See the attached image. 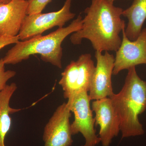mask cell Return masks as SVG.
<instances>
[{
	"label": "cell",
	"mask_w": 146,
	"mask_h": 146,
	"mask_svg": "<svg viewBox=\"0 0 146 146\" xmlns=\"http://www.w3.org/2000/svg\"><path fill=\"white\" fill-rule=\"evenodd\" d=\"M123 10L106 0H91L84 10L82 27L71 35V43L79 45L87 39L96 51L116 52L122 42L120 33L125 27L121 18Z\"/></svg>",
	"instance_id": "cell-1"
},
{
	"label": "cell",
	"mask_w": 146,
	"mask_h": 146,
	"mask_svg": "<svg viewBox=\"0 0 146 146\" xmlns=\"http://www.w3.org/2000/svg\"><path fill=\"white\" fill-rule=\"evenodd\" d=\"M109 98L119 119L122 138L143 135L145 131L138 117L146 109V81L138 76L136 67L128 70L121 91Z\"/></svg>",
	"instance_id": "cell-2"
},
{
	"label": "cell",
	"mask_w": 146,
	"mask_h": 146,
	"mask_svg": "<svg viewBox=\"0 0 146 146\" xmlns=\"http://www.w3.org/2000/svg\"><path fill=\"white\" fill-rule=\"evenodd\" d=\"M82 25V17L79 15L68 26L58 28L46 35L19 41L6 54L3 58L4 62L5 65H15L29 59L31 56L39 54L43 61L61 69L62 42L68 35L80 30Z\"/></svg>",
	"instance_id": "cell-3"
},
{
	"label": "cell",
	"mask_w": 146,
	"mask_h": 146,
	"mask_svg": "<svg viewBox=\"0 0 146 146\" xmlns=\"http://www.w3.org/2000/svg\"><path fill=\"white\" fill-rule=\"evenodd\" d=\"M96 69L90 54H81L76 61H71L61 74L59 84L65 99L82 91L89 92Z\"/></svg>",
	"instance_id": "cell-4"
},
{
	"label": "cell",
	"mask_w": 146,
	"mask_h": 146,
	"mask_svg": "<svg viewBox=\"0 0 146 146\" xmlns=\"http://www.w3.org/2000/svg\"><path fill=\"white\" fill-rule=\"evenodd\" d=\"M89 94L82 91L68 99L67 103L74 119L71 124L72 135L81 133L85 139V143L81 146H96L100 143L95 129V120L90 107Z\"/></svg>",
	"instance_id": "cell-5"
},
{
	"label": "cell",
	"mask_w": 146,
	"mask_h": 146,
	"mask_svg": "<svg viewBox=\"0 0 146 146\" xmlns=\"http://www.w3.org/2000/svg\"><path fill=\"white\" fill-rule=\"evenodd\" d=\"M73 0H65L63 7L58 11L27 15L18 35L21 41H25L55 27H63L65 24L75 17L70 11Z\"/></svg>",
	"instance_id": "cell-6"
},
{
	"label": "cell",
	"mask_w": 146,
	"mask_h": 146,
	"mask_svg": "<svg viewBox=\"0 0 146 146\" xmlns=\"http://www.w3.org/2000/svg\"><path fill=\"white\" fill-rule=\"evenodd\" d=\"M125 29H123L121 43L116 52L113 71L114 75H117L123 70L146 64V27L142 29L134 41L128 39Z\"/></svg>",
	"instance_id": "cell-7"
},
{
	"label": "cell",
	"mask_w": 146,
	"mask_h": 146,
	"mask_svg": "<svg viewBox=\"0 0 146 146\" xmlns=\"http://www.w3.org/2000/svg\"><path fill=\"white\" fill-rule=\"evenodd\" d=\"M69 105L63 103L57 108L45 125L43 133L44 146H71L73 136Z\"/></svg>",
	"instance_id": "cell-8"
},
{
	"label": "cell",
	"mask_w": 146,
	"mask_h": 146,
	"mask_svg": "<svg viewBox=\"0 0 146 146\" xmlns=\"http://www.w3.org/2000/svg\"><path fill=\"white\" fill-rule=\"evenodd\" d=\"M97 64L89 91L91 101L109 97L114 94L112 89L113 74L115 57L108 52L104 54L96 51Z\"/></svg>",
	"instance_id": "cell-9"
},
{
	"label": "cell",
	"mask_w": 146,
	"mask_h": 146,
	"mask_svg": "<svg viewBox=\"0 0 146 146\" xmlns=\"http://www.w3.org/2000/svg\"><path fill=\"white\" fill-rule=\"evenodd\" d=\"M95 112V125H99V135L102 146H110L112 140L120 131V122L109 97L92 102Z\"/></svg>",
	"instance_id": "cell-10"
},
{
	"label": "cell",
	"mask_w": 146,
	"mask_h": 146,
	"mask_svg": "<svg viewBox=\"0 0 146 146\" xmlns=\"http://www.w3.org/2000/svg\"><path fill=\"white\" fill-rule=\"evenodd\" d=\"M28 0H11L0 5V35L17 36L27 16Z\"/></svg>",
	"instance_id": "cell-11"
},
{
	"label": "cell",
	"mask_w": 146,
	"mask_h": 146,
	"mask_svg": "<svg viewBox=\"0 0 146 146\" xmlns=\"http://www.w3.org/2000/svg\"><path fill=\"white\" fill-rule=\"evenodd\" d=\"M122 16L128 21L126 35L129 40L134 41L142 31L146 20V0H133L129 7L123 10Z\"/></svg>",
	"instance_id": "cell-12"
},
{
	"label": "cell",
	"mask_w": 146,
	"mask_h": 146,
	"mask_svg": "<svg viewBox=\"0 0 146 146\" xmlns=\"http://www.w3.org/2000/svg\"><path fill=\"white\" fill-rule=\"evenodd\" d=\"M17 88V84L13 82L0 91V146H5V140L11 126L10 115L21 110L10 106L11 99Z\"/></svg>",
	"instance_id": "cell-13"
},
{
	"label": "cell",
	"mask_w": 146,
	"mask_h": 146,
	"mask_svg": "<svg viewBox=\"0 0 146 146\" xmlns=\"http://www.w3.org/2000/svg\"><path fill=\"white\" fill-rule=\"evenodd\" d=\"M52 0H28L27 15L42 13L47 5Z\"/></svg>",
	"instance_id": "cell-14"
},
{
	"label": "cell",
	"mask_w": 146,
	"mask_h": 146,
	"mask_svg": "<svg viewBox=\"0 0 146 146\" xmlns=\"http://www.w3.org/2000/svg\"><path fill=\"white\" fill-rule=\"evenodd\" d=\"M5 65L3 58L0 59V91L5 88L7 81L14 77L16 74L14 71H5Z\"/></svg>",
	"instance_id": "cell-15"
},
{
	"label": "cell",
	"mask_w": 146,
	"mask_h": 146,
	"mask_svg": "<svg viewBox=\"0 0 146 146\" xmlns=\"http://www.w3.org/2000/svg\"><path fill=\"white\" fill-rule=\"evenodd\" d=\"M20 40L18 35L14 36H0V50L8 45L16 44Z\"/></svg>",
	"instance_id": "cell-16"
},
{
	"label": "cell",
	"mask_w": 146,
	"mask_h": 146,
	"mask_svg": "<svg viewBox=\"0 0 146 146\" xmlns=\"http://www.w3.org/2000/svg\"><path fill=\"white\" fill-rule=\"evenodd\" d=\"M11 1V0H0V5L7 3Z\"/></svg>",
	"instance_id": "cell-17"
},
{
	"label": "cell",
	"mask_w": 146,
	"mask_h": 146,
	"mask_svg": "<svg viewBox=\"0 0 146 146\" xmlns=\"http://www.w3.org/2000/svg\"><path fill=\"white\" fill-rule=\"evenodd\" d=\"M107 1L109 2L110 3H114V2L116 0H106Z\"/></svg>",
	"instance_id": "cell-18"
},
{
	"label": "cell",
	"mask_w": 146,
	"mask_h": 146,
	"mask_svg": "<svg viewBox=\"0 0 146 146\" xmlns=\"http://www.w3.org/2000/svg\"><path fill=\"white\" fill-rule=\"evenodd\" d=\"M1 36V35H0V36Z\"/></svg>",
	"instance_id": "cell-19"
}]
</instances>
